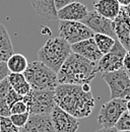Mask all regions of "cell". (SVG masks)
I'll use <instances>...</instances> for the list:
<instances>
[{
	"instance_id": "cell-1",
	"label": "cell",
	"mask_w": 130,
	"mask_h": 132,
	"mask_svg": "<svg viewBox=\"0 0 130 132\" xmlns=\"http://www.w3.org/2000/svg\"><path fill=\"white\" fill-rule=\"evenodd\" d=\"M54 100L56 106L76 119L88 117L96 105L92 92H84L77 84H58Z\"/></svg>"
},
{
	"instance_id": "cell-2",
	"label": "cell",
	"mask_w": 130,
	"mask_h": 132,
	"mask_svg": "<svg viewBox=\"0 0 130 132\" xmlns=\"http://www.w3.org/2000/svg\"><path fill=\"white\" fill-rule=\"evenodd\" d=\"M97 72V63L71 52L57 72V80L59 84L82 85L91 83Z\"/></svg>"
},
{
	"instance_id": "cell-3",
	"label": "cell",
	"mask_w": 130,
	"mask_h": 132,
	"mask_svg": "<svg viewBox=\"0 0 130 132\" xmlns=\"http://www.w3.org/2000/svg\"><path fill=\"white\" fill-rule=\"evenodd\" d=\"M70 45L60 37L51 38L38 51L41 62L51 68L56 73L71 53Z\"/></svg>"
},
{
	"instance_id": "cell-4",
	"label": "cell",
	"mask_w": 130,
	"mask_h": 132,
	"mask_svg": "<svg viewBox=\"0 0 130 132\" xmlns=\"http://www.w3.org/2000/svg\"><path fill=\"white\" fill-rule=\"evenodd\" d=\"M22 74L32 89L55 90L59 84L57 80V73L40 60L29 63Z\"/></svg>"
},
{
	"instance_id": "cell-5",
	"label": "cell",
	"mask_w": 130,
	"mask_h": 132,
	"mask_svg": "<svg viewBox=\"0 0 130 132\" xmlns=\"http://www.w3.org/2000/svg\"><path fill=\"white\" fill-rule=\"evenodd\" d=\"M102 77L110 88L111 99H130V78L124 68L103 73Z\"/></svg>"
},
{
	"instance_id": "cell-6",
	"label": "cell",
	"mask_w": 130,
	"mask_h": 132,
	"mask_svg": "<svg viewBox=\"0 0 130 132\" xmlns=\"http://www.w3.org/2000/svg\"><path fill=\"white\" fill-rule=\"evenodd\" d=\"M59 37L69 45H73L80 41L93 38L95 33L81 21L60 20L58 24Z\"/></svg>"
},
{
	"instance_id": "cell-7",
	"label": "cell",
	"mask_w": 130,
	"mask_h": 132,
	"mask_svg": "<svg viewBox=\"0 0 130 132\" xmlns=\"http://www.w3.org/2000/svg\"><path fill=\"white\" fill-rule=\"evenodd\" d=\"M126 103L127 100L125 99H111L105 103L100 109L97 118L98 123L104 128L115 127L121 115L126 112Z\"/></svg>"
},
{
	"instance_id": "cell-8",
	"label": "cell",
	"mask_w": 130,
	"mask_h": 132,
	"mask_svg": "<svg viewBox=\"0 0 130 132\" xmlns=\"http://www.w3.org/2000/svg\"><path fill=\"white\" fill-rule=\"evenodd\" d=\"M125 48L119 43L118 40L115 41V44L108 53L104 54L102 58L98 61V72L108 73L117 71L123 68V60L126 54Z\"/></svg>"
},
{
	"instance_id": "cell-9",
	"label": "cell",
	"mask_w": 130,
	"mask_h": 132,
	"mask_svg": "<svg viewBox=\"0 0 130 132\" xmlns=\"http://www.w3.org/2000/svg\"><path fill=\"white\" fill-rule=\"evenodd\" d=\"M55 107L54 90H31V103L29 106L30 114L50 115Z\"/></svg>"
},
{
	"instance_id": "cell-10",
	"label": "cell",
	"mask_w": 130,
	"mask_h": 132,
	"mask_svg": "<svg viewBox=\"0 0 130 132\" xmlns=\"http://www.w3.org/2000/svg\"><path fill=\"white\" fill-rule=\"evenodd\" d=\"M50 116L56 132H76L79 127L78 119L60 109L58 106L53 109Z\"/></svg>"
},
{
	"instance_id": "cell-11",
	"label": "cell",
	"mask_w": 130,
	"mask_h": 132,
	"mask_svg": "<svg viewBox=\"0 0 130 132\" xmlns=\"http://www.w3.org/2000/svg\"><path fill=\"white\" fill-rule=\"evenodd\" d=\"M81 22L84 23L86 27H88L95 34L108 35V36L112 37L113 39L117 40L113 31L112 20L100 15L96 10L88 11V13L81 20Z\"/></svg>"
},
{
	"instance_id": "cell-12",
	"label": "cell",
	"mask_w": 130,
	"mask_h": 132,
	"mask_svg": "<svg viewBox=\"0 0 130 132\" xmlns=\"http://www.w3.org/2000/svg\"><path fill=\"white\" fill-rule=\"evenodd\" d=\"M113 31L116 39L125 48L126 51L130 50V17L125 11L120 9L118 15L112 20Z\"/></svg>"
},
{
	"instance_id": "cell-13",
	"label": "cell",
	"mask_w": 130,
	"mask_h": 132,
	"mask_svg": "<svg viewBox=\"0 0 130 132\" xmlns=\"http://www.w3.org/2000/svg\"><path fill=\"white\" fill-rule=\"evenodd\" d=\"M18 132H56L50 115L30 114L25 126L18 128Z\"/></svg>"
},
{
	"instance_id": "cell-14",
	"label": "cell",
	"mask_w": 130,
	"mask_h": 132,
	"mask_svg": "<svg viewBox=\"0 0 130 132\" xmlns=\"http://www.w3.org/2000/svg\"><path fill=\"white\" fill-rule=\"evenodd\" d=\"M71 51L75 54H78L87 60L98 63V61L102 58L103 53L99 50L94 38H90L86 40L80 41L73 45H70Z\"/></svg>"
},
{
	"instance_id": "cell-15",
	"label": "cell",
	"mask_w": 130,
	"mask_h": 132,
	"mask_svg": "<svg viewBox=\"0 0 130 132\" xmlns=\"http://www.w3.org/2000/svg\"><path fill=\"white\" fill-rule=\"evenodd\" d=\"M88 10L86 6L76 1L66 5L56 12L57 18L60 20H75V21H81L86 16Z\"/></svg>"
},
{
	"instance_id": "cell-16",
	"label": "cell",
	"mask_w": 130,
	"mask_h": 132,
	"mask_svg": "<svg viewBox=\"0 0 130 132\" xmlns=\"http://www.w3.org/2000/svg\"><path fill=\"white\" fill-rule=\"evenodd\" d=\"M94 7L98 13L108 19L113 20L118 15L121 6L117 0H98L94 3Z\"/></svg>"
},
{
	"instance_id": "cell-17",
	"label": "cell",
	"mask_w": 130,
	"mask_h": 132,
	"mask_svg": "<svg viewBox=\"0 0 130 132\" xmlns=\"http://www.w3.org/2000/svg\"><path fill=\"white\" fill-rule=\"evenodd\" d=\"M36 12L40 16L44 17L49 20L58 19L56 10L54 8L53 0H30Z\"/></svg>"
},
{
	"instance_id": "cell-18",
	"label": "cell",
	"mask_w": 130,
	"mask_h": 132,
	"mask_svg": "<svg viewBox=\"0 0 130 132\" xmlns=\"http://www.w3.org/2000/svg\"><path fill=\"white\" fill-rule=\"evenodd\" d=\"M13 54V47L10 36L6 28L0 23V62H6Z\"/></svg>"
},
{
	"instance_id": "cell-19",
	"label": "cell",
	"mask_w": 130,
	"mask_h": 132,
	"mask_svg": "<svg viewBox=\"0 0 130 132\" xmlns=\"http://www.w3.org/2000/svg\"><path fill=\"white\" fill-rule=\"evenodd\" d=\"M7 80L9 81V84L11 85V87L15 90L18 95H20L22 97L28 95L32 90L31 85L26 80V78H25L22 73L9 72L8 75H7Z\"/></svg>"
},
{
	"instance_id": "cell-20",
	"label": "cell",
	"mask_w": 130,
	"mask_h": 132,
	"mask_svg": "<svg viewBox=\"0 0 130 132\" xmlns=\"http://www.w3.org/2000/svg\"><path fill=\"white\" fill-rule=\"evenodd\" d=\"M6 65L9 72L12 73H23L29 65V62L25 55L12 54L6 61Z\"/></svg>"
},
{
	"instance_id": "cell-21",
	"label": "cell",
	"mask_w": 130,
	"mask_h": 132,
	"mask_svg": "<svg viewBox=\"0 0 130 132\" xmlns=\"http://www.w3.org/2000/svg\"><path fill=\"white\" fill-rule=\"evenodd\" d=\"M10 88L7 77L0 81V117H9L10 109L6 104V95Z\"/></svg>"
},
{
	"instance_id": "cell-22",
	"label": "cell",
	"mask_w": 130,
	"mask_h": 132,
	"mask_svg": "<svg viewBox=\"0 0 130 132\" xmlns=\"http://www.w3.org/2000/svg\"><path fill=\"white\" fill-rule=\"evenodd\" d=\"M93 38L97 44V47L103 53V55L108 53L112 49V47L115 44V41H116L112 37H110L108 35H104V34H95Z\"/></svg>"
},
{
	"instance_id": "cell-23",
	"label": "cell",
	"mask_w": 130,
	"mask_h": 132,
	"mask_svg": "<svg viewBox=\"0 0 130 132\" xmlns=\"http://www.w3.org/2000/svg\"><path fill=\"white\" fill-rule=\"evenodd\" d=\"M115 128L118 131L130 130V115L127 112H124L121 115L119 120L117 121V123L115 124Z\"/></svg>"
},
{
	"instance_id": "cell-24",
	"label": "cell",
	"mask_w": 130,
	"mask_h": 132,
	"mask_svg": "<svg viewBox=\"0 0 130 132\" xmlns=\"http://www.w3.org/2000/svg\"><path fill=\"white\" fill-rule=\"evenodd\" d=\"M30 113H23V114H11L9 116V119L11 121V123L17 127V128H21L22 126H25V124L27 123L28 119H29Z\"/></svg>"
},
{
	"instance_id": "cell-25",
	"label": "cell",
	"mask_w": 130,
	"mask_h": 132,
	"mask_svg": "<svg viewBox=\"0 0 130 132\" xmlns=\"http://www.w3.org/2000/svg\"><path fill=\"white\" fill-rule=\"evenodd\" d=\"M0 132H18V128L11 123L9 117H0Z\"/></svg>"
},
{
	"instance_id": "cell-26",
	"label": "cell",
	"mask_w": 130,
	"mask_h": 132,
	"mask_svg": "<svg viewBox=\"0 0 130 132\" xmlns=\"http://www.w3.org/2000/svg\"><path fill=\"white\" fill-rule=\"evenodd\" d=\"M27 112H29V108L22 100L14 103L10 107V115L11 114H23V113H27Z\"/></svg>"
},
{
	"instance_id": "cell-27",
	"label": "cell",
	"mask_w": 130,
	"mask_h": 132,
	"mask_svg": "<svg viewBox=\"0 0 130 132\" xmlns=\"http://www.w3.org/2000/svg\"><path fill=\"white\" fill-rule=\"evenodd\" d=\"M22 98H23V97L20 96V95H18L15 90L11 87V85H10V88H9L7 95H6V104H7L8 108L10 109V107H11L14 103L20 101V100H22Z\"/></svg>"
},
{
	"instance_id": "cell-28",
	"label": "cell",
	"mask_w": 130,
	"mask_h": 132,
	"mask_svg": "<svg viewBox=\"0 0 130 132\" xmlns=\"http://www.w3.org/2000/svg\"><path fill=\"white\" fill-rule=\"evenodd\" d=\"M74 1L75 0H53V4H54V8H55V10L57 12L59 9L63 8L64 6L74 2Z\"/></svg>"
},
{
	"instance_id": "cell-29",
	"label": "cell",
	"mask_w": 130,
	"mask_h": 132,
	"mask_svg": "<svg viewBox=\"0 0 130 132\" xmlns=\"http://www.w3.org/2000/svg\"><path fill=\"white\" fill-rule=\"evenodd\" d=\"M9 70L7 68L6 62H0V81L7 77Z\"/></svg>"
},
{
	"instance_id": "cell-30",
	"label": "cell",
	"mask_w": 130,
	"mask_h": 132,
	"mask_svg": "<svg viewBox=\"0 0 130 132\" xmlns=\"http://www.w3.org/2000/svg\"><path fill=\"white\" fill-rule=\"evenodd\" d=\"M123 68L127 72H130V50L127 51L126 54H125V57H124V60H123Z\"/></svg>"
},
{
	"instance_id": "cell-31",
	"label": "cell",
	"mask_w": 130,
	"mask_h": 132,
	"mask_svg": "<svg viewBox=\"0 0 130 132\" xmlns=\"http://www.w3.org/2000/svg\"><path fill=\"white\" fill-rule=\"evenodd\" d=\"M96 132H118V130L115 128V127H111V128H102L100 130H98Z\"/></svg>"
},
{
	"instance_id": "cell-32",
	"label": "cell",
	"mask_w": 130,
	"mask_h": 132,
	"mask_svg": "<svg viewBox=\"0 0 130 132\" xmlns=\"http://www.w3.org/2000/svg\"><path fill=\"white\" fill-rule=\"evenodd\" d=\"M117 1H118V3L120 4L121 7H125V6L130 4V0H117Z\"/></svg>"
},
{
	"instance_id": "cell-33",
	"label": "cell",
	"mask_w": 130,
	"mask_h": 132,
	"mask_svg": "<svg viewBox=\"0 0 130 132\" xmlns=\"http://www.w3.org/2000/svg\"><path fill=\"white\" fill-rule=\"evenodd\" d=\"M81 87H82V89L84 92H91V85H90V83H84V84L81 85Z\"/></svg>"
},
{
	"instance_id": "cell-34",
	"label": "cell",
	"mask_w": 130,
	"mask_h": 132,
	"mask_svg": "<svg viewBox=\"0 0 130 132\" xmlns=\"http://www.w3.org/2000/svg\"><path fill=\"white\" fill-rule=\"evenodd\" d=\"M122 9L125 11V13L130 17V4L129 5H127V6H125V7H122Z\"/></svg>"
},
{
	"instance_id": "cell-35",
	"label": "cell",
	"mask_w": 130,
	"mask_h": 132,
	"mask_svg": "<svg viewBox=\"0 0 130 132\" xmlns=\"http://www.w3.org/2000/svg\"><path fill=\"white\" fill-rule=\"evenodd\" d=\"M126 112L130 115V99L127 100V103H126Z\"/></svg>"
},
{
	"instance_id": "cell-36",
	"label": "cell",
	"mask_w": 130,
	"mask_h": 132,
	"mask_svg": "<svg viewBox=\"0 0 130 132\" xmlns=\"http://www.w3.org/2000/svg\"><path fill=\"white\" fill-rule=\"evenodd\" d=\"M118 132H130V130H126V131H118Z\"/></svg>"
},
{
	"instance_id": "cell-37",
	"label": "cell",
	"mask_w": 130,
	"mask_h": 132,
	"mask_svg": "<svg viewBox=\"0 0 130 132\" xmlns=\"http://www.w3.org/2000/svg\"><path fill=\"white\" fill-rule=\"evenodd\" d=\"M128 73V76H129V78H130V72H127Z\"/></svg>"
}]
</instances>
